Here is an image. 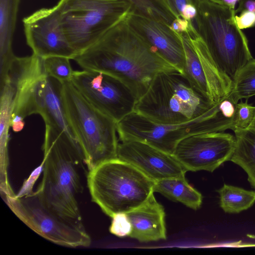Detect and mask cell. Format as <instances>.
<instances>
[{"label":"cell","mask_w":255,"mask_h":255,"mask_svg":"<svg viewBox=\"0 0 255 255\" xmlns=\"http://www.w3.org/2000/svg\"><path fill=\"white\" fill-rule=\"evenodd\" d=\"M239 0H222V2L231 8L235 9V5Z\"/></svg>","instance_id":"obj_33"},{"label":"cell","mask_w":255,"mask_h":255,"mask_svg":"<svg viewBox=\"0 0 255 255\" xmlns=\"http://www.w3.org/2000/svg\"><path fill=\"white\" fill-rule=\"evenodd\" d=\"M118 158L133 165L154 182L185 175L187 171L173 154L140 141H121Z\"/></svg>","instance_id":"obj_16"},{"label":"cell","mask_w":255,"mask_h":255,"mask_svg":"<svg viewBox=\"0 0 255 255\" xmlns=\"http://www.w3.org/2000/svg\"><path fill=\"white\" fill-rule=\"evenodd\" d=\"M133 11L157 20L169 26L175 19L165 8L159 0H129Z\"/></svg>","instance_id":"obj_24"},{"label":"cell","mask_w":255,"mask_h":255,"mask_svg":"<svg viewBox=\"0 0 255 255\" xmlns=\"http://www.w3.org/2000/svg\"><path fill=\"white\" fill-rule=\"evenodd\" d=\"M235 143V135L223 131L196 134L181 140L173 155L187 171L212 172L230 160Z\"/></svg>","instance_id":"obj_13"},{"label":"cell","mask_w":255,"mask_h":255,"mask_svg":"<svg viewBox=\"0 0 255 255\" xmlns=\"http://www.w3.org/2000/svg\"><path fill=\"white\" fill-rule=\"evenodd\" d=\"M87 185L93 202L112 218L143 204L154 193L155 182L118 158L89 170Z\"/></svg>","instance_id":"obj_6"},{"label":"cell","mask_w":255,"mask_h":255,"mask_svg":"<svg viewBox=\"0 0 255 255\" xmlns=\"http://www.w3.org/2000/svg\"><path fill=\"white\" fill-rule=\"evenodd\" d=\"M45 74L43 58L33 54L22 57L15 56L0 74V87L8 90L12 100L10 123L12 126L24 127L25 118L34 114V94Z\"/></svg>","instance_id":"obj_12"},{"label":"cell","mask_w":255,"mask_h":255,"mask_svg":"<svg viewBox=\"0 0 255 255\" xmlns=\"http://www.w3.org/2000/svg\"><path fill=\"white\" fill-rule=\"evenodd\" d=\"M70 60L67 57L58 56L43 58L46 75L61 83L71 81L74 71L72 69Z\"/></svg>","instance_id":"obj_25"},{"label":"cell","mask_w":255,"mask_h":255,"mask_svg":"<svg viewBox=\"0 0 255 255\" xmlns=\"http://www.w3.org/2000/svg\"><path fill=\"white\" fill-rule=\"evenodd\" d=\"M67 117L89 170L118 158L117 123L90 104L71 81L62 83Z\"/></svg>","instance_id":"obj_5"},{"label":"cell","mask_w":255,"mask_h":255,"mask_svg":"<svg viewBox=\"0 0 255 255\" xmlns=\"http://www.w3.org/2000/svg\"><path fill=\"white\" fill-rule=\"evenodd\" d=\"M243 10L255 12V0H241L236 12H241Z\"/></svg>","instance_id":"obj_31"},{"label":"cell","mask_w":255,"mask_h":255,"mask_svg":"<svg viewBox=\"0 0 255 255\" xmlns=\"http://www.w3.org/2000/svg\"><path fill=\"white\" fill-rule=\"evenodd\" d=\"M197 14L196 6L192 4L187 5L183 13V18L188 21L194 20Z\"/></svg>","instance_id":"obj_32"},{"label":"cell","mask_w":255,"mask_h":255,"mask_svg":"<svg viewBox=\"0 0 255 255\" xmlns=\"http://www.w3.org/2000/svg\"><path fill=\"white\" fill-rule=\"evenodd\" d=\"M73 60L83 69L118 78L130 89L136 101L158 74L180 72L149 46L130 28L126 17Z\"/></svg>","instance_id":"obj_1"},{"label":"cell","mask_w":255,"mask_h":255,"mask_svg":"<svg viewBox=\"0 0 255 255\" xmlns=\"http://www.w3.org/2000/svg\"><path fill=\"white\" fill-rule=\"evenodd\" d=\"M126 20L149 46L182 73L185 53L179 34L166 23L133 11L127 15Z\"/></svg>","instance_id":"obj_15"},{"label":"cell","mask_w":255,"mask_h":255,"mask_svg":"<svg viewBox=\"0 0 255 255\" xmlns=\"http://www.w3.org/2000/svg\"><path fill=\"white\" fill-rule=\"evenodd\" d=\"M179 34L185 53L182 74L197 92L216 104L231 92L233 81L219 69L195 27Z\"/></svg>","instance_id":"obj_10"},{"label":"cell","mask_w":255,"mask_h":255,"mask_svg":"<svg viewBox=\"0 0 255 255\" xmlns=\"http://www.w3.org/2000/svg\"><path fill=\"white\" fill-rule=\"evenodd\" d=\"M219 3H223L222 0H211Z\"/></svg>","instance_id":"obj_35"},{"label":"cell","mask_w":255,"mask_h":255,"mask_svg":"<svg viewBox=\"0 0 255 255\" xmlns=\"http://www.w3.org/2000/svg\"><path fill=\"white\" fill-rule=\"evenodd\" d=\"M153 191L194 210L198 209L202 203V194L188 183L185 175L155 181Z\"/></svg>","instance_id":"obj_20"},{"label":"cell","mask_w":255,"mask_h":255,"mask_svg":"<svg viewBox=\"0 0 255 255\" xmlns=\"http://www.w3.org/2000/svg\"><path fill=\"white\" fill-rule=\"evenodd\" d=\"M153 193L143 204L126 213L131 225L129 237L140 242L166 239L164 209Z\"/></svg>","instance_id":"obj_18"},{"label":"cell","mask_w":255,"mask_h":255,"mask_svg":"<svg viewBox=\"0 0 255 255\" xmlns=\"http://www.w3.org/2000/svg\"><path fill=\"white\" fill-rule=\"evenodd\" d=\"M231 93L239 101L255 96V59L253 58L238 72L233 81Z\"/></svg>","instance_id":"obj_23"},{"label":"cell","mask_w":255,"mask_h":255,"mask_svg":"<svg viewBox=\"0 0 255 255\" xmlns=\"http://www.w3.org/2000/svg\"><path fill=\"white\" fill-rule=\"evenodd\" d=\"M235 17L237 25L240 29L255 26V12L243 10L239 15H236Z\"/></svg>","instance_id":"obj_29"},{"label":"cell","mask_w":255,"mask_h":255,"mask_svg":"<svg viewBox=\"0 0 255 255\" xmlns=\"http://www.w3.org/2000/svg\"><path fill=\"white\" fill-rule=\"evenodd\" d=\"M192 24L191 21L182 18H175L170 25V28L177 33L187 32Z\"/></svg>","instance_id":"obj_30"},{"label":"cell","mask_w":255,"mask_h":255,"mask_svg":"<svg viewBox=\"0 0 255 255\" xmlns=\"http://www.w3.org/2000/svg\"><path fill=\"white\" fill-rule=\"evenodd\" d=\"M112 234L119 237L129 236L131 232V225L125 213H120L112 217L109 229Z\"/></svg>","instance_id":"obj_27"},{"label":"cell","mask_w":255,"mask_h":255,"mask_svg":"<svg viewBox=\"0 0 255 255\" xmlns=\"http://www.w3.org/2000/svg\"><path fill=\"white\" fill-rule=\"evenodd\" d=\"M237 104L228 94L196 119L172 124L157 123L133 111L117 123L119 139L142 141L173 155L178 142L188 136L231 129Z\"/></svg>","instance_id":"obj_3"},{"label":"cell","mask_w":255,"mask_h":255,"mask_svg":"<svg viewBox=\"0 0 255 255\" xmlns=\"http://www.w3.org/2000/svg\"><path fill=\"white\" fill-rule=\"evenodd\" d=\"M34 106V114L40 115L45 125L78 143L66 113L62 83L46 74L43 75L35 89Z\"/></svg>","instance_id":"obj_17"},{"label":"cell","mask_w":255,"mask_h":255,"mask_svg":"<svg viewBox=\"0 0 255 255\" xmlns=\"http://www.w3.org/2000/svg\"><path fill=\"white\" fill-rule=\"evenodd\" d=\"M42 149L43 176L35 191L39 201L56 216L86 230L76 198L83 191L81 171L85 164L79 144L45 125Z\"/></svg>","instance_id":"obj_2"},{"label":"cell","mask_w":255,"mask_h":255,"mask_svg":"<svg viewBox=\"0 0 255 255\" xmlns=\"http://www.w3.org/2000/svg\"><path fill=\"white\" fill-rule=\"evenodd\" d=\"M250 127L255 129V117L254 118V119Z\"/></svg>","instance_id":"obj_34"},{"label":"cell","mask_w":255,"mask_h":255,"mask_svg":"<svg viewBox=\"0 0 255 255\" xmlns=\"http://www.w3.org/2000/svg\"><path fill=\"white\" fill-rule=\"evenodd\" d=\"M2 198L19 220L45 239L66 247L90 246L91 238L86 230L69 224L47 210L35 191Z\"/></svg>","instance_id":"obj_9"},{"label":"cell","mask_w":255,"mask_h":255,"mask_svg":"<svg viewBox=\"0 0 255 255\" xmlns=\"http://www.w3.org/2000/svg\"><path fill=\"white\" fill-rule=\"evenodd\" d=\"M165 8L175 18H183V11L187 5L196 6L198 0H159Z\"/></svg>","instance_id":"obj_28"},{"label":"cell","mask_w":255,"mask_h":255,"mask_svg":"<svg viewBox=\"0 0 255 255\" xmlns=\"http://www.w3.org/2000/svg\"><path fill=\"white\" fill-rule=\"evenodd\" d=\"M192 22L219 69L232 81L253 58L245 34L237 25L236 9L223 3L198 0Z\"/></svg>","instance_id":"obj_4"},{"label":"cell","mask_w":255,"mask_h":255,"mask_svg":"<svg viewBox=\"0 0 255 255\" xmlns=\"http://www.w3.org/2000/svg\"><path fill=\"white\" fill-rule=\"evenodd\" d=\"M217 192L220 206L226 213H240L251 207L255 202V191L224 184Z\"/></svg>","instance_id":"obj_22"},{"label":"cell","mask_w":255,"mask_h":255,"mask_svg":"<svg viewBox=\"0 0 255 255\" xmlns=\"http://www.w3.org/2000/svg\"><path fill=\"white\" fill-rule=\"evenodd\" d=\"M255 117V106L247 102H238L236 106L231 129L234 132L250 127Z\"/></svg>","instance_id":"obj_26"},{"label":"cell","mask_w":255,"mask_h":255,"mask_svg":"<svg viewBox=\"0 0 255 255\" xmlns=\"http://www.w3.org/2000/svg\"><path fill=\"white\" fill-rule=\"evenodd\" d=\"M20 0H0V70L4 69L15 56L12 49Z\"/></svg>","instance_id":"obj_19"},{"label":"cell","mask_w":255,"mask_h":255,"mask_svg":"<svg viewBox=\"0 0 255 255\" xmlns=\"http://www.w3.org/2000/svg\"><path fill=\"white\" fill-rule=\"evenodd\" d=\"M235 147L230 161L242 167L255 189V129L249 128L234 131Z\"/></svg>","instance_id":"obj_21"},{"label":"cell","mask_w":255,"mask_h":255,"mask_svg":"<svg viewBox=\"0 0 255 255\" xmlns=\"http://www.w3.org/2000/svg\"><path fill=\"white\" fill-rule=\"evenodd\" d=\"M214 105L197 92L182 73L163 72L155 76L133 111L154 122L172 124L196 119Z\"/></svg>","instance_id":"obj_7"},{"label":"cell","mask_w":255,"mask_h":255,"mask_svg":"<svg viewBox=\"0 0 255 255\" xmlns=\"http://www.w3.org/2000/svg\"><path fill=\"white\" fill-rule=\"evenodd\" d=\"M71 82L93 106L117 123L134 111L136 99L118 78L104 72L74 71Z\"/></svg>","instance_id":"obj_11"},{"label":"cell","mask_w":255,"mask_h":255,"mask_svg":"<svg viewBox=\"0 0 255 255\" xmlns=\"http://www.w3.org/2000/svg\"><path fill=\"white\" fill-rule=\"evenodd\" d=\"M27 44L41 58L58 56L73 59L77 53L63 29L55 6L41 8L23 20Z\"/></svg>","instance_id":"obj_14"},{"label":"cell","mask_w":255,"mask_h":255,"mask_svg":"<svg viewBox=\"0 0 255 255\" xmlns=\"http://www.w3.org/2000/svg\"><path fill=\"white\" fill-rule=\"evenodd\" d=\"M55 7L65 34L77 55L133 10L129 0H60Z\"/></svg>","instance_id":"obj_8"}]
</instances>
